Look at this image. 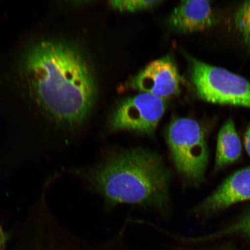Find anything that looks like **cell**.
<instances>
[{
	"instance_id": "cell-14",
	"label": "cell",
	"mask_w": 250,
	"mask_h": 250,
	"mask_svg": "<svg viewBox=\"0 0 250 250\" xmlns=\"http://www.w3.org/2000/svg\"><path fill=\"white\" fill-rule=\"evenodd\" d=\"M9 234L5 232L4 228L0 225V250H7Z\"/></svg>"
},
{
	"instance_id": "cell-2",
	"label": "cell",
	"mask_w": 250,
	"mask_h": 250,
	"mask_svg": "<svg viewBox=\"0 0 250 250\" xmlns=\"http://www.w3.org/2000/svg\"><path fill=\"white\" fill-rule=\"evenodd\" d=\"M80 173L109 204L149 206L162 213L167 210L170 173L157 153L140 147L123 150Z\"/></svg>"
},
{
	"instance_id": "cell-10",
	"label": "cell",
	"mask_w": 250,
	"mask_h": 250,
	"mask_svg": "<svg viewBox=\"0 0 250 250\" xmlns=\"http://www.w3.org/2000/svg\"><path fill=\"white\" fill-rule=\"evenodd\" d=\"M7 250H86L69 240L56 237L41 236L30 238L26 243L17 244Z\"/></svg>"
},
{
	"instance_id": "cell-15",
	"label": "cell",
	"mask_w": 250,
	"mask_h": 250,
	"mask_svg": "<svg viewBox=\"0 0 250 250\" xmlns=\"http://www.w3.org/2000/svg\"><path fill=\"white\" fill-rule=\"evenodd\" d=\"M244 142H245V146L246 151L248 152V154L250 158V126L246 130V132L245 135V139H244Z\"/></svg>"
},
{
	"instance_id": "cell-5",
	"label": "cell",
	"mask_w": 250,
	"mask_h": 250,
	"mask_svg": "<svg viewBox=\"0 0 250 250\" xmlns=\"http://www.w3.org/2000/svg\"><path fill=\"white\" fill-rule=\"evenodd\" d=\"M164 99L142 93L122 101L112 114V130H125L151 135L165 113Z\"/></svg>"
},
{
	"instance_id": "cell-7",
	"label": "cell",
	"mask_w": 250,
	"mask_h": 250,
	"mask_svg": "<svg viewBox=\"0 0 250 250\" xmlns=\"http://www.w3.org/2000/svg\"><path fill=\"white\" fill-rule=\"evenodd\" d=\"M250 200V167L228 177L217 189L197 208L202 213L223 210L236 203Z\"/></svg>"
},
{
	"instance_id": "cell-1",
	"label": "cell",
	"mask_w": 250,
	"mask_h": 250,
	"mask_svg": "<svg viewBox=\"0 0 250 250\" xmlns=\"http://www.w3.org/2000/svg\"><path fill=\"white\" fill-rule=\"evenodd\" d=\"M23 72L37 102L55 123L83 124L96 98L89 62L78 47L61 40H45L28 49Z\"/></svg>"
},
{
	"instance_id": "cell-13",
	"label": "cell",
	"mask_w": 250,
	"mask_h": 250,
	"mask_svg": "<svg viewBox=\"0 0 250 250\" xmlns=\"http://www.w3.org/2000/svg\"><path fill=\"white\" fill-rule=\"evenodd\" d=\"M161 1H144V0H130V1H112L109 5L115 10L121 12H136L152 8L161 3Z\"/></svg>"
},
{
	"instance_id": "cell-4",
	"label": "cell",
	"mask_w": 250,
	"mask_h": 250,
	"mask_svg": "<svg viewBox=\"0 0 250 250\" xmlns=\"http://www.w3.org/2000/svg\"><path fill=\"white\" fill-rule=\"evenodd\" d=\"M190 78L203 101L250 108V83L224 68L189 58Z\"/></svg>"
},
{
	"instance_id": "cell-6",
	"label": "cell",
	"mask_w": 250,
	"mask_h": 250,
	"mask_svg": "<svg viewBox=\"0 0 250 250\" xmlns=\"http://www.w3.org/2000/svg\"><path fill=\"white\" fill-rule=\"evenodd\" d=\"M181 78L170 56L153 61L130 80V87L162 99L180 92Z\"/></svg>"
},
{
	"instance_id": "cell-9",
	"label": "cell",
	"mask_w": 250,
	"mask_h": 250,
	"mask_svg": "<svg viewBox=\"0 0 250 250\" xmlns=\"http://www.w3.org/2000/svg\"><path fill=\"white\" fill-rule=\"evenodd\" d=\"M242 143L232 120L226 122L218 133L215 167L217 170L238 160Z\"/></svg>"
},
{
	"instance_id": "cell-8",
	"label": "cell",
	"mask_w": 250,
	"mask_h": 250,
	"mask_svg": "<svg viewBox=\"0 0 250 250\" xmlns=\"http://www.w3.org/2000/svg\"><path fill=\"white\" fill-rule=\"evenodd\" d=\"M210 1H183L175 8L169 19L171 26L183 33H193L208 29L215 23Z\"/></svg>"
},
{
	"instance_id": "cell-12",
	"label": "cell",
	"mask_w": 250,
	"mask_h": 250,
	"mask_svg": "<svg viewBox=\"0 0 250 250\" xmlns=\"http://www.w3.org/2000/svg\"><path fill=\"white\" fill-rule=\"evenodd\" d=\"M234 23L246 44L250 46V1L244 2L238 9L234 18Z\"/></svg>"
},
{
	"instance_id": "cell-3",
	"label": "cell",
	"mask_w": 250,
	"mask_h": 250,
	"mask_svg": "<svg viewBox=\"0 0 250 250\" xmlns=\"http://www.w3.org/2000/svg\"><path fill=\"white\" fill-rule=\"evenodd\" d=\"M166 136L175 167L187 181L198 184L204 179L208 152L205 131L191 118H176Z\"/></svg>"
},
{
	"instance_id": "cell-11",
	"label": "cell",
	"mask_w": 250,
	"mask_h": 250,
	"mask_svg": "<svg viewBox=\"0 0 250 250\" xmlns=\"http://www.w3.org/2000/svg\"><path fill=\"white\" fill-rule=\"evenodd\" d=\"M239 234L248 237L250 239V209L242 215L238 220L230 226L224 228L219 232L206 236L200 240H208L228 236L230 234Z\"/></svg>"
}]
</instances>
